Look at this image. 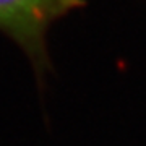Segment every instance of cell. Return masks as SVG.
<instances>
[{
	"mask_svg": "<svg viewBox=\"0 0 146 146\" xmlns=\"http://www.w3.org/2000/svg\"><path fill=\"white\" fill-rule=\"evenodd\" d=\"M81 3L83 0H0V29L41 58L49 26Z\"/></svg>",
	"mask_w": 146,
	"mask_h": 146,
	"instance_id": "obj_1",
	"label": "cell"
}]
</instances>
